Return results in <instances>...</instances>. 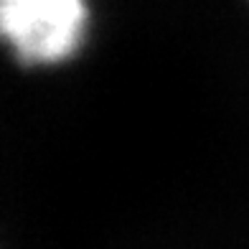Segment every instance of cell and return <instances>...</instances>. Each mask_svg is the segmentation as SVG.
Here are the masks:
<instances>
[{
    "label": "cell",
    "instance_id": "cell-1",
    "mask_svg": "<svg viewBox=\"0 0 249 249\" xmlns=\"http://www.w3.org/2000/svg\"><path fill=\"white\" fill-rule=\"evenodd\" d=\"M89 0H0V41L26 66H56L84 46Z\"/></svg>",
    "mask_w": 249,
    "mask_h": 249
}]
</instances>
